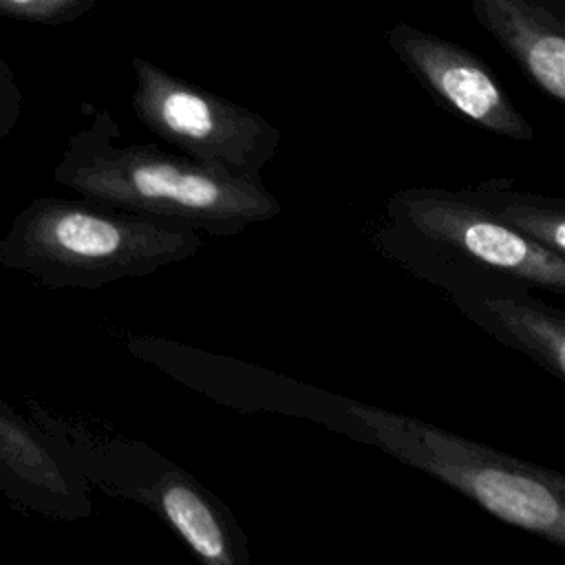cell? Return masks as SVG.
<instances>
[{
	"label": "cell",
	"instance_id": "cell-13",
	"mask_svg": "<svg viewBox=\"0 0 565 565\" xmlns=\"http://www.w3.org/2000/svg\"><path fill=\"white\" fill-rule=\"evenodd\" d=\"M20 110L18 90L11 84V75L0 66V141L13 130Z\"/></svg>",
	"mask_w": 565,
	"mask_h": 565
},
{
	"label": "cell",
	"instance_id": "cell-11",
	"mask_svg": "<svg viewBox=\"0 0 565 565\" xmlns=\"http://www.w3.org/2000/svg\"><path fill=\"white\" fill-rule=\"evenodd\" d=\"M461 196L488 210L516 234L565 256V201L516 190L508 179H488L459 190Z\"/></svg>",
	"mask_w": 565,
	"mask_h": 565
},
{
	"label": "cell",
	"instance_id": "cell-2",
	"mask_svg": "<svg viewBox=\"0 0 565 565\" xmlns=\"http://www.w3.org/2000/svg\"><path fill=\"white\" fill-rule=\"evenodd\" d=\"M199 232L88 199L35 196L0 236V267L49 289H97L194 256Z\"/></svg>",
	"mask_w": 565,
	"mask_h": 565
},
{
	"label": "cell",
	"instance_id": "cell-6",
	"mask_svg": "<svg viewBox=\"0 0 565 565\" xmlns=\"http://www.w3.org/2000/svg\"><path fill=\"white\" fill-rule=\"evenodd\" d=\"M135 117L181 154L243 179H263L282 132L263 115L135 55Z\"/></svg>",
	"mask_w": 565,
	"mask_h": 565
},
{
	"label": "cell",
	"instance_id": "cell-5",
	"mask_svg": "<svg viewBox=\"0 0 565 565\" xmlns=\"http://www.w3.org/2000/svg\"><path fill=\"white\" fill-rule=\"evenodd\" d=\"M29 419L77 468L86 483L152 510L205 565H247V536L234 514L199 479L141 441L119 439L29 399Z\"/></svg>",
	"mask_w": 565,
	"mask_h": 565
},
{
	"label": "cell",
	"instance_id": "cell-12",
	"mask_svg": "<svg viewBox=\"0 0 565 565\" xmlns=\"http://www.w3.org/2000/svg\"><path fill=\"white\" fill-rule=\"evenodd\" d=\"M93 0H0V11L18 18L57 22L84 13Z\"/></svg>",
	"mask_w": 565,
	"mask_h": 565
},
{
	"label": "cell",
	"instance_id": "cell-9",
	"mask_svg": "<svg viewBox=\"0 0 565 565\" xmlns=\"http://www.w3.org/2000/svg\"><path fill=\"white\" fill-rule=\"evenodd\" d=\"M446 296L486 333L565 380V313L539 300L532 287L512 278H486L450 287Z\"/></svg>",
	"mask_w": 565,
	"mask_h": 565
},
{
	"label": "cell",
	"instance_id": "cell-8",
	"mask_svg": "<svg viewBox=\"0 0 565 565\" xmlns=\"http://www.w3.org/2000/svg\"><path fill=\"white\" fill-rule=\"evenodd\" d=\"M0 494L13 505L77 521L90 514L86 479L62 450L22 413L0 397Z\"/></svg>",
	"mask_w": 565,
	"mask_h": 565
},
{
	"label": "cell",
	"instance_id": "cell-1",
	"mask_svg": "<svg viewBox=\"0 0 565 565\" xmlns=\"http://www.w3.org/2000/svg\"><path fill=\"white\" fill-rule=\"evenodd\" d=\"M117 139L110 113L97 110L68 139L53 181L82 199L212 236L243 234L282 210L263 179L234 177L157 143L121 146Z\"/></svg>",
	"mask_w": 565,
	"mask_h": 565
},
{
	"label": "cell",
	"instance_id": "cell-3",
	"mask_svg": "<svg viewBox=\"0 0 565 565\" xmlns=\"http://www.w3.org/2000/svg\"><path fill=\"white\" fill-rule=\"evenodd\" d=\"M377 249L417 278L448 291L463 282L512 278L565 294V256L497 221L488 210L444 188H406L384 207Z\"/></svg>",
	"mask_w": 565,
	"mask_h": 565
},
{
	"label": "cell",
	"instance_id": "cell-7",
	"mask_svg": "<svg viewBox=\"0 0 565 565\" xmlns=\"http://www.w3.org/2000/svg\"><path fill=\"white\" fill-rule=\"evenodd\" d=\"M386 44L428 95L452 115L512 141H534L530 121L497 75L466 46L404 22L386 31Z\"/></svg>",
	"mask_w": 565,
	"mask_h": 565
},
{
	"label": "cell",
	"instance_id": "cell-4",
	"mask_svg": "<svg viewBox=\"0 0 565 565\" xmlns=\"http://www.w3.org/2000/svg\"><path fill=\"white\" fill-rule=\"evenodd\" d=\"M366 439L475 501L490 516L565 547V477L408 415L347 402Z\"/></svg>",
	"mask_w": 565,
	"mask_h": 565
},
{
	"label": "cell",
	"instance_id": "cell-10",
	"mask_svg": "<svg viewBox=\"0 0 565 565\" xmlns=\"http://www.w3.org/2000/svg\"><path fill=\"white\" fill-rule=\"evenodd\" d=\"M477 22L552 102L565 104V0H468Z\"/></svg>",
	"mask_w": 565,
	"mask_h": 565
}]
</instances>
